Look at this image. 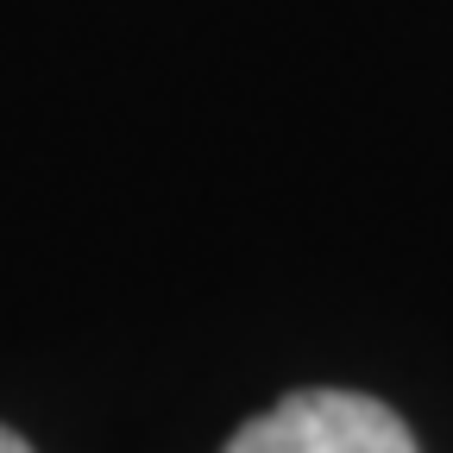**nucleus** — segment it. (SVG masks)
Wrapping results in <instances>:
<instances>
[{
	"instance_id": "nucleus-1",
	"label": "nucleus",
	"mask_w": 453,
	"mask_h": 453,
	"mask_svg": "<svg viewBox=\"0 0 453 453\" xmlns=\"http://www.w3.org/2000/svg\"><path fill=\"white\" fill-rule=\"evenodd\" d=\"M220 453H416V434L365 390H290Z\"/></svg>"
},
{
	"instance_id": "nucleus-2",
	"label": "nucleus",
	"mask_w": 453,
	"mask_h": 453,
	"mask_svg": "<svg viewBox=\"0 0 453 453\" xmlns=\"http://www.w3.org/2000/svg\"><path fill=\"white\" fill-rule=\"evenodd\" d=\"M0 453H32V441H26V434H13V428H0Z\"/></svg>"
}]
</instances>
